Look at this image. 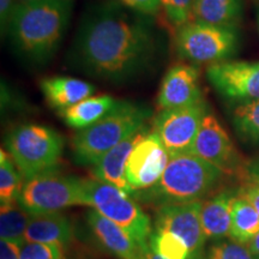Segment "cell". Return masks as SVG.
<instances>
[{
  "label": "cell",
  "instance_id": "cell-12",
  "mask_svg": "<svg viewBox=\"0 0 259 259\" xmlns=\"http://www.w3.org/2000/svg\"><path fill=\"white\" fill-rule=\"evenodd\" d=\"M206 77L222 96L244 102L259 99V61H219L210 64Z\"/></svg>",
  "mask_w": 259,
  "mask_h": 259
},
{
  "label": "cell",
  "instance_id": "cell-6",
  "mask_svg": "<svg viewBox=\"0 0 259 259\" xmlns=\"http://www.w3.org/2000/svg\"><path fill=\"white\" fill-rule=\"evenodd\" d=\"M17 202L30 216L59 212L74 205H88L84 179L54 171L32 177L23 183Z\"/></svg>",
  "mask_w": 259,
  "mask_h": 259
},
{
  "label": "cell",
  "instance_id": "cell-8",
  "mask_svg": "<svg viewBox=\"0 0 259 259\" xmlns=\"http://www.w3.org/2000/svg\"><path fill=\"white\" fill-rule=\"evenodd\" d=\"M239 35L235 28L219 27L191 21L178 29L177 52L181 59L193 64L225 61L235 53Z\"/></svg>",
  "mask_w": 259,
  "mask_h": 259
},
{
  "label": "cell",
  "instance_id": "cell-23",
  "mask_svg": "<svg viewBox=\"0 0 259 259\" xmlns=\"http://www.w3.org/2000/svg\"><path fill=\"white\" fill-rule=\"evenodd\" d=\"M31 216L19 205L18 202L2 204L0 209V236L2 240L22 246Z\"/></svg>",
  "mask_w": 259,
  "mask_h": 259
},
{
  "label": "cell",
  "instance_id": "cell-2",
  "mask_svg": "<svg viewBox=\"0 0 259 259\" xmlns=\"http://www.w3.org/2000/svg\"><path fill=\"white\" fill-rule=\"evenodd\" d=\"M72 6V0L18 3L6 31L16 54L34 65L47 63L66 34Z\"/></svg>",
  "mask_w": 259,
  "mask_h": 259
},
{
  "label": "cell",
  "instance_id": "cell-16",
  "mask_svg": "<svg viewBox=\"0 0 259 259\" xmlns=\"http://www.w3.org/2000/svg\"><path fill=\"white\" fill-rule=\"evenodd\" d=\"M144 132L145 130L143 127L141 131L128 136L120 143L116 144L114 148H112L108 153L103 155L101 160L97 162L95 166H93L94 178L96 180L114 185L132 196L125 178V167L132 149Z\"/></svg>",
  "mask_w": 259,
  "mask_h": 259
},
{
  "label": "cell",
  "instance_id": "cell-22",
  "mask_svg": "<svg viewBox=\"0 0 259 259\" xmlns=\"http://www.w3.org/2000/svg\"><path fill=\"white\" fill-rule=\"evenodd\" d=\"M259 233V213L247 199L236 194L232 208L229 238L239 244L248 245Z\"/></svg>",
  "mask_w": 259,
  "mask_h": 259
},
{
  "label": "cell",
  "instance_id": "cell-4",
  "mask_svg": "<svg viewBox=\"0 0 259 259\" xmlns=\"http://www.w3.org/2000/svg\"><path fill=\"white\" fill-rule=\"evenodd\" d=\"M147 107L118 101L101 120L79 130L72 139L73 160L79 166H95L106 153L128 136L141 131L150 116Z\"/></svg>",
  "mask_w": 259,
  "mask_h": 259
},
{
  "label": "cell",
  "instance_id": "cell-1",
  "mask_svg": "<svg viewBox=\"0 0 259 259\" xmlns=\"http://www.w3.org/2000/svg\"><path fill=\"white\" fill-rule=\"evenodd\" d=\"M158 50L160 34L151 16L111 0L84 14L69 59L71 67L89 77L121 84L147 71Z\"/></svg>",
  "mask_w": 259,
  "mask_h": 259
},
{
  "label": "cell",
  "instance_id": "cell-25",
  "mask_svg": "<svg viewBox=\"0 0 259 259\" xmlns=\"http://www.w3.org/2000/svg\"><path fill=\"white\" fill-rule=\"evenodd\" d=\"M23 176L8 151H0V202L10 204L17 202L23 183Z\"/></svg>",
  "mask_w": 259,
  "mask_h": 259
},
{
  "label": "cell",
  "instance_id": "cell-36",
  "mask_svg": "<svg viewBox=\"0 0 259 259\" xmlns=\"http://www.w3.org/2000/svg\"><path fill=\"white\" fill-rule=\"evenodd\" d=\"M250 174H251V176H257V177H259V160H258L257 162H255L253 166L251 167Z\"/></svg>",
  "mask_w": 259,
  "mask_h": 259
},
{
  "label": "cell",
  "instance_id": "cell-39",
  "mask_svg": "<svg viewBox=\"0 0 259 259\" xmlns=\"http://www.w3.org/2000/svg\"><path fill=\"white\" fill-rule=\"evenodd\" d=\"M257 259H259V257H258V258H257Z\"/></svg>",
  "mask_w": 259,
  "mask_h": 259
},
{
  "label": "cell",
  "instance_id": "cell-31",
  "mask_svg": "<svg viewBox=\"0 0 259 259\" xmlns=\"http://www.w3.org/2000/svg\"><path fill=\"white\" fill-rule=\"evenodd\" d=\"M121 4L142 14L153 16L161 9L160 0H119Z\"/></svg>",
  "mask_w": 259,
  "mask_h": 259
},
{
  "label": "cell",
  "instance_id": "cell-35",
  "mask_svg": "<svg viewBox=\"0 0 259 259\" xmlns=\"http://www.w3.org/2000/svg\"><path fill=\"white\" fill-rule=\"evenodd\" d=\"M143 259H163V258L160 257V255L155 253V252H154V251L151 250V248H150V246H149V248H148V250L145 251V253H144V257H143Z\"/></svg>",
  "mask_w": 259,
  "mask_h": 259
},
{
  "label": "cell",
  "instance_id": "cell-27",
  "mask_svg": "<svg viewBox=\"0 0 259 259\" xmlns=\"http://www.w3.org/2000/svg\"><path fill=\"white\" fill-rule=\"evenodd\" d=\"M204 259H257L247 245L234 240H220L210 246Z\"/></svg>",
  "mask_w": 259,
  "mask_h": 259
},
{
  "label": "cell",
  "instance_id": "cell-29",
  "mask_svg": "<svg viewBox=\"0 0 259 259\" xmlns=\"http://www.w3.org/2000/svg\"><path fill=\"white\" fill-rule=\"evenodd\" d=\"M65 250L60 245L25 241L19 247V259H65Z\"/></svg>",
  "mask_w": 259,
  "mask_h": 259
},
{
  "label": "cell",
  "instance_id": "cell-21",
  "mask_svg": "<svg viewBox=\"0 0 259 259\" xmlns=\"http://www.w3.org/2000/svg\"><path fill=\"white\" fill-rule=\"evenodd\" d=\"M241 14V0H196L193 18L203 23L235 28Z\"/></svg>",
  "mask_w": 259,
  "mask_h": 259
},
{
  "label": "cell",
  "instance_id": "cell-18",
  "mask_svg": "<svg viewBox=\"0 0 259 259\" xmlns=\"http://www.w3.org/2000/svg\"><path fill=\"white\" fill-rule=\"evenodd\" d=\"M72 239V223L60 211L31 216L24 235V240L28 242L60 245L65 248Z\"/></svg>",
  "mask_w": 259,
  "mask_h": 259
},
{
  "label": "cell",
  "instance_id": "cell-33",
  "mask_svg": "<svg viewBox=\"0 0 259 259\" xmlns=\"http://www.w3.org/2000/svg\"><path fill=\"white\" fill-rule=\"evenodd\" d=\"M19 247L17 244L2 240L0 242V259H19Z\"/></svg>",
  "mask_w": 259,
  "mask_h": 259
},
{
  "label": "cell",
  "instance_id": "cell-11",
  "mask_svg": "<svg viewBox=\"0 0 259 259\" xmlns=\"http://www.w3.org/2000/svg\"><path fill=\"white\" fill-rule=\"evenodd\" d=\"M191 154L209 162L223 174L241 173L242 163L231 137L215 115L206 114L191 149Z\"/></svg>",
  "mask_w": 259,
  "mask_h": 259
},
{
  "label": "cell",
  "instance_id": "cell-37",
  "mask_svg": "<svg viewBox=\"0 0 259 259\" xmlns=\"http://www.w3.org/2000/svg\"><path fill=\"white\" fill-rule=\"evenodd\" d=\"M19 3H25V2H35V0H18Z\"/></svg>",
  "mask_w": 259,
  "mask_h": 259
},
{
  "label": "cell",
  "instance_id": "cell-26",
  "mask_svg": "<svg viewBox=\"0 0 259 259\" xmlns=\"http://www.w3.org/2000/svg\"><path fill=\"white\" fill-rule=\"evenodd\" d=\"M149 246L163 259H190V250L186 242L169 231H156L151 235Z\"/></svg>",
  "mask_w": 259,
  "mask_h": 259
},
{
  "label": "cell",
  "instance_id": "cell-17",
  "mask_svg": "<svg viewBox=\"0 0 259 259\" xmlns=\"http://www.w3.org/2000/svg\"><path fill=\"white\" fill-rule=\"evenodd\" d=\"M238 191L223 190L202 204L200 220L206 240L220 241L229 236L232 208Z\"/></svg>",
  "mask_w": 259,
  "mask_h": 259
},
{
  "label": "cell",
  "instance_id": "cell-28",
  "mask_svg": "<svg viewBox=\"0 0 259 259\" xmlns=\"http://www.w3.org/2000/svg\"><path fill=\"white\" fill-rule=\"evenodd\" d=\"M161 9L168 21L176 27L189 23L193 18L196 0H160Z\"/></svg>",
  "mask_w": 259,
  "mask_h": 259
},
{
  "label": "cell",
  "instance_id": "cell-3",
  "mask_svg": "<svg viewBox=\"0 0 259 259\" xmlns=\"http://www.w3.org/2000/svg\"><path fill=\"white\" fill-rule=\"evenodd\" d=\"M222 174L221 170L196 155H178L169 158L161 179L153 187L136 192L134 197L158 208L198 202L215 189Z\"/></svg>",
  "mask_w": 259,
  "mask_h": 259
},
{
  "label": "cell",
  "instance_id": "cell-10",
  "mask_svg": "<svg viewBox=\"0 0 259 259\" xmlns=\"http://www.w3.org/2000/svg\"><path fill=\"white\" fill-rule=\"evenodd\" d=\"M169 154L155 132L141 136L127 158L125 178L132 196L153 187L166 169Z\"/></svg>",
  "mask_w": 259,
  "mask_h": 259
},
{
  "label": "cell",
  "instance_id": "cell-30",
  "mask_svg": "<svg viewBox=\"0 0 259 259\" xmlns=\"http://www.w3.org/2000/svg\"><path fill=\"white\" fill-rule=\"evenodd\" d=\"M238 193L247 199L259 213V177L250 174V179L238 191Z\"/></svg>",
  "mask_w": 259,
  "mask_h": 259
},
{
  "label": "cell",
  "instance_id": "cell-15",
  "mask_svg": "<svg viewBox=\"0 0 259 259\" xmlns=\"http://www.w3.org/2000/svg\"><path fill=\"white\" fill-rule=\"evenodd\" d=\"M89 228L102 248L118 259H143L145 251L121 227L101 215L95 209L88 213Z\"/></svg>",
  "mask_w": 259,
  "mask_h": 259
},
{
  "label": "cell",
  "instance_id": "cell-38",
  "mask_svg": "<svg viewBox=\"0 0 259 259\" xmlns=\"http://www.w3.org/2000/svg\"><path fill=\"white\" fill-rule=\"evenodd\" d=\"M258 25H259V10H258Z\"/></svg>",
  "mask_w": 259,
  "mask_h": 259
},
{
  "label": "cell",
  "instance_id": "cell-9",
  "mask_svg": "<svg viewBox=\"0 0 259 259\" xmlns=\"http://www.w3.org/2000/svg\"><path fill=\"white\" fill-rule=\"evenodd\" d=\"M206 114L208 112L204 101L158 113L154 120V132L161 139L169 157L191 153Z\"/></svg>",
  "mask_w": 259,
  "mask_h": 259
},
{
  "label": "cell",
  "instance_id": "cell-14",
  "mask_svg": "<svg viewBox=\"0 0 259 259\" xmlns=\"http://www.w3.org/2000/svg\"><path fill=\"white\" fill-rule=\"evenodd\" d=\"M199 72L189 64H179L168 71L162 80L157 96L161 111L179 108L203 101L199 88Z\"/></svg>",
  "mask_w": 259,
  "mask_h": 259
},
{
  "label": "cell",
  "instance_id": "cell-20",
  "mask_svg": "<svg viewBox=\"0 0 259 259\" xmlns=\"http://www.w3.org/2000/svg\"><path fill=\"white\" fill-rule=\"evenodd\" d=\"M116 102L112 96H90L69 108L60 112L67 126L77 130H84L92 126L108 114Z\"/></svg>",
  "mask_w": 259,
  "mask_h": 259
},
{
  "label": "cell",
  "instance_id": "cell-24",
  "mask_svg": "<svg viewBox=\"0 0 259 259\" xmlns=\"http://www.w3.org/2000/svg\"><path fill=\"white\" fill-rule=\"evenodd\" d=\"M231 118L239 137L259 144V99L236 103L232 109Z\"/></svg>",
  "mask_w": 259,
  "mask_h": 259
},
{
  "label": "cell",
  "instance_id": "cell-19",
  "mask_svg": "<svg viewBox=\"0 0 259 259\" xmlns=\"http://www.w3.org/2000/svg\"><path fill=\"white\" fill-rule=\"evenodd\" d=\"M41 90L53 108L64 111L88 99L95 92L93 84L71 77H54L41 80Z\"/></svg>",
  "mask_w": 259,
  "mask_h": 259
},
{
  "label": "cell",
  "instance_id": "cell-7",
  "mask_svg": "<svg viewBox=\"0 0 259 259\" xmlns=\"http://www.w3.org/2000/svg\"><path fill=\"white\" fill-rule=\"evenodd\" d=\"M89 206L121 227L144 250L149 248L153 231L149 216L124 191L96 179H84Z\"/></svg>",
  "mask_w": 259,
  "mask_h": 259
},
{
  "label": "cell",
  "instance_id": "cell-13",
  "mask_svg": "<svg viewBox=\"0 0 259 259\" xmlns=\"http://www.w3.org/2000/svg\"><path fill=\"white\" fill-rule=\"evenodd\" d=\"M202 200L184 204H171L158 208L155 228L169 231L179 235L189 246L190 259L205 258V234H204L200 211Z\"/></svg>",
  "mask_w": 259,
  "mask_h": 259
},
{
  "label": "cell",
  "instance_id": "cell-32",
  "mask_svg": "<svg viewBox=\"0 0 259 259\" xmlns=\"http://www.w3.org/2000/svg\"><path fill=\"white\" fill-rule=\"evenodd\" d=\"M18 3V0H0V27H2L3 35H6L9 24Z\"/></svg>",
  "mask_w": 259,
  "mask_h": 259
},
{
  "label": "cell",
  "instance_id": "cell-5",
  "mask_svg": "<svg viewBox=\"0 0 259 259\" xmlns=\"http://www.w3.org/2000/svg\"><path fill=\"white\" fill-rule=\"evenodd\" d=\"M24 180L54 171L64 150V139L56 130L38 124H23L11 130L5 141Z\"/></svg>",
  "mask_w": 259,
  "mask_h": 259
},
{
  "label": "cell",
  "instance_id": "cell-34",
  "mask_svg": "<svg viewBox=\"0 0 259 259\" xmlns=\"http://www.w3.org/2000/svg\"><path fill=\"white\" fill-rule=\"evenodd\" d=\"M247 246L248 248H250V251L253 253L254 257L258 258L259 257V233L254 236L253 239H252V241Z\"/></svg>",
  "mask_w": 259,
  "mask_h": 259
}]
</instances>
